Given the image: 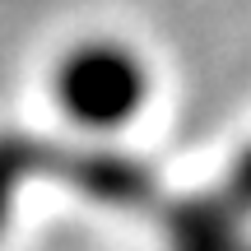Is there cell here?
<instances>
[{
	"instance_id": "cell-1",
	"label": "cell",
	"mask_w": 251,
	"mask_h": 251,
	"mask_svg": "<svg viewBox=\"0 0 251 251\" xmlns=\"http://www.w3.org/2000/svg\"><path fill=\"white\" fill-rule=\"evenodd\" d=\"M56 98L70 121L89 130H117L144 107L149 70L121 42H84L56 65Z\"/></svg>"
}]
</instances>
